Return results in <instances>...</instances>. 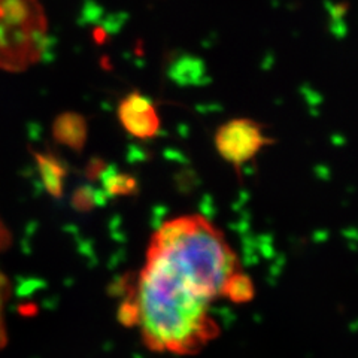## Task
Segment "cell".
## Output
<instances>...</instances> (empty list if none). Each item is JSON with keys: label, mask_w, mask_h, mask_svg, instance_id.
Wrapping results in <instances>:
<instances>
[{"label": "cell", "mask_w": 358, "mask_h": 358, "mask_svg": "<svg viewBox=\"0 0 358 358\" xmlns=\"http://www.w3.org/2000/svg\"><path fill=\"white\" fill-rule=\"evenodd\" d=\"M210 301L245 303L254 285L222 231L200 215L172 218L154 233L145 264Z\"/></svg>", "instance_id": "1"}, {"label": "cell", "mask_w": 358, "mask_h": 358, "mask_svg": "<svg viewBox=\"0 0 358 358\" xmlns=\"http://www.w3.org/2000/svg\"><path fill=\"white\" fill-rule=\"evenodd\" d=\"M210 301L142 267L120 318L136 329L152 352L187 357L199 354L220 336Z\"/></svg>", "instance_id": "2"}, {"label": "cell", "mask_w": 358, "mask_h": 358, "mask_svg": "<svg viewBox=\"0 0 358 358\" xmlns=\"http://www.w3.org/2000/svg\"><path fill=\"white\" fill-rule=\"evenodd\" d=\"M272 141L263 133L259 122L250 118L230 120L217 130L215 148L224 160L234 167L251 162Z\"/></svg>", "instance_id": "3"}, {"label": "cell", "mask_w": 358, "mask_h": 358, "mask_svg": "<svg viewBox=\"0 0 358 358\" xmlns=\"http://www.w3.org/2000/svg\"><path fill=\"white\" fill-rule=\"evenodd\" d=\"M118 118L122 129L133 138L151 139L160 131V117L155 105L141 93H130L121 100Z\"/></svg>", "instance_id": "4"}, {"label": "cell", "mask_w": 358, "mask_h": 358, "mask_svg": "<svg viewBox=\"0 0 358 358\" xmlns=\"http://www.w3.org/2000/svg\"><path fill=\"white\" fill-rule=\"evenodd\" d=\"M87 134V121L76 112H63L52 122V138L69 150L81 151L85 147Z\"/></svg>", "instance_id": "5"}, {"label": "cell", "mask_w": 358, "mask_h": 358, "mask_svg": "<svg viewBox=\"0 0 358 358\" xmlns=\"http://www.w3.org/2000/svg\"><path fill=\"white\" fill-rule=\"evenodd\" d=\"M33 159L38 164V171L41 181L47 189V193L55 199H60L63 196L64 181L67 171L62 160L52 154H43V152H33Z\"/></svg>", "instance_id": "6"}, {"label": "cell", "mask_w": 358, "mask_h": 358, "mask_svg": "<svg viewBox=\"0 0 358 358\" xmlns=\"http://www.w3.org/2000/svg\"><path fill=\"white\" fill-rule=\"evenodd\" d=\"M105 192L109 196H130L136 192V181L134 178L124 173H114L103 179Z\"/></svg>", "instance_id": "7"}, {"label": "cell", "mask_w": 358, "mask_h": 358, "mask_svg": "<svg viewBox=\"0 0 358 358\" xmlns=\"http://www.w3.org/2000/svg\"><path fill=\"white\" fill-rule=\"evenodd\" d=\"M6 300H8V284L5 276L0 273V348L6 342Z\"/></svg>", "instance_id": "8"}, {"label": "cell", "mask_w": 358, "mask_h": 358, "mask_svg": "<svg viewBox=\"0 0 358 358\" xmlns=\"http://www.w3.org/2000/svg\"><path fill=\"white\" fill-rule=\"evenodd\" d=\"M96 205V194L92 188H80L73 196V206L78 210H90Z\"/></svg>", "instance_id": "9"}]
</instances>
